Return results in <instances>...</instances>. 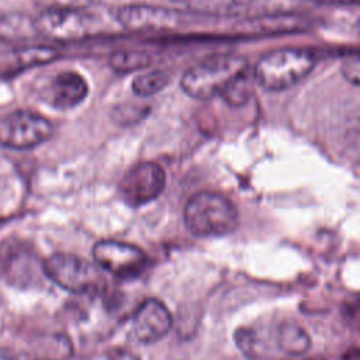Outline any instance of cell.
I'll return each mask as SVG.
<instances>
[{"mask_svg":"<svg viewBox=\"0 0 360 360\" xmlns=\"http://www.w3.org/2000/svg\"><path fill=\"white\" fill-rule=\"evenodd\" d=\"M172 328V315L167 307L156 298L145 300L132 315V332L145 345L163 339Z\"/></svg>","mask_w":360,"mask_h":360,"instance_id":"12","label":"cell"},{"mask_svg":"<svg viewBox=\"0 0 360 360\" xmlns=\"http://www.w3.org/2000/svg\"><path fill=\"white\" fill-rule=\"evenodd\" d=\"M93 257L98 267L120 280L139 277L146 266L148 257L136 245L104 239L93 246Z\"/></svg>","mask_w":360,"mask_h":360,"instance_id":"7","label":"cell"},{"mask_svg":"<svg viewBox=\"0 0 360 360\" xmlns=\"http://www.w3.org/2000/svg\"><path fill=\"white\" fill-rule=\"evenodd\" d=\"M118 22L132 32H159L179 27L177 10L155 4H125L117 11Z\"/></svg>","mask_w":360,"mask_h":360,"instance_id":"11","label":"cell"},{"mask_svg":"<svg viewBox=\"0 0 360 360\" xmlns=\"http://www.w3.org/2000/svg\"><path fill=\"white\" fill-rule=\"evenodd\" d=\"M149 112L148 105L135 103L117 104L111 111V118L118 125H134L143 120Z\"/></svg>","mask_w":360,"mask_h":360,"instance_id":"20","label":"cell"},{"mask_svg":"<svg viewBox=\"0 0 360 360\" xmlns=\"http://www.w3.org/2000/svg\"><path fill=\"white\" fill-rule=\"evenodd\" d=\"M45 276L44 262L24 240L0 243V277L15 287H31ZM46 277V276H45Z\"/></svg>","mask_w":360,"mask_h":360,"instance_id":"6","label":"cell"},{"mask_svg":"<svg viewBox=\"0 0 360 360\" xmlns=\"http://www.w3.org/2000/svg\"><path fill=\"white\" fill-rule=\"evenodd\" d=\"M322 4H338V6H360V0H314Z\"/></svg>","mask_w":360,"mask_h":360,"instance_id":"25","label":"cell"},{"mask_svg":"<svg viewBox=\"0 0 360 360\" xmlns=\"http://www.w3.org/2000/svg\"><path fill=\"white\" fill-rule=\"evenodd\" d=\"M105 356L107 360H141L135 353L124 347H111Z\"/></svg>","mask_w":360,"mask_h":360,"instance_id":"23","label":"cell"},{"mask_svg":"<svg viewBox=\"0 0 360 360\" xmlns=\"http://www.w3.org/2000/svg\"><path fill=\"white\" fill-rule=\"evenodd\" d=\"M51 105L56 110H72L89 96L87 80L75 70H63L53 76L49 84Z\"/></svg>","mask_w":360,"mask_h":360,"instance_id":"13","label":"cell"},{"mask_svg":"<svg viewBox=\"0 0 360 360\" xmlns=\"http://www.w3.org/2000/svg\"><path fill=\"white\" fill-rule=\"evenodd\" d=\"M276 346L287 356H302L311 347V338L301 325L283 322L276 330Z\"/></svg>","mask_w":360,"mask_h":360,"instance_id":"15","label":"cell"},{"mask_svg":"<svg viewBox=\"0 0 360 360\" xmlns=\"http://www.w3.org/2000/svg\"><path fill=\"white\" fill-rule=\"evenodd\" d=\"M248 69L249 62L243 55H212L187 69L180 79V87L194 100H210L222 96Z\"/></svg>","mask_w":360,"mask_h":360,"instance_id":"1","label":"cell"},{"mask_svg":"<svg viewBox=\"0 0 360 360\" xmlns=\"http://www.w3.org/2000/svg\"><path fill=\"white\" fill-rule=\"evenodd\" d=\"M35 18L24 13L0 14V41L7 44H22L38 37Z\"/></svg>","mask_w":360,"mask_h":360,"instance_id":"14","label":"cell"},{"mask_svg":"<svg viewBox=\"0 0 360 360\" xmlns=\"http://www.w3.org/2000/svg\"><path fill=\"white\" fill-rule=\"evenodd\" d=\"M42 10H86L93 0H34Z\"/></svg>","mask_w":360,"mask_h":360,"instance_id":"22","label":"cell"},{"mask_svg":"<svg viewBox=\"0 0 360 360\" xmlns=\"http://www.w3.org/2000/svg\"><path fill=\"white\" fill-rule=\"evenodd\" d=\"M256 82L253 69H248L243 72L231 86L229 89L221 96L228 104L238 107L245 104L249 100V96L252 93V82Z\"/></svg>","mask_w":360,"mask_h":360,"instance_id":"19","label":"cell"},{"mask_svg":"<svg viewBox=\"0 0 360 360\" xmlns=\"http://www.w3.org/2000/svg\"><path fill=\"white\" fill-rule=\"evenodd\" d=\"M45 276L72 294H98L105 281L100 269L70 253H55L44 260Z\"/></svg>","mask_w":360,"mask_h":360,"instance_id":"4","label":"cell"},{"mask_svg":"<svg viewBox=\"0 0 360 360\" xmlns=\"http://www.w3.org/2000/svg\"><path fill=\"white\" fill-rule=\"evenodd\" d=\"M184 224L195 236H224L236 228L238 211L225 195L204 190L186 202Z\"/></svg>","mask_w":360,"mask_h":360,"instance_id":"3","label":"cell"},{"mask_svg":"<svg viewBox=\"0 0 360 360\" xmlns=\"http://www.w3.org/2000/svg\"><path fill=\"white\" fill-rule=\"evenodd\" d=\"M170 79L172 76L166 70L153 69L135 76L131 83V89L136 97L148 98L166 89L170 83Z\"/></svg>","mask_w":360,"mask_h":360,"instance_id":"17","label":"cell"},{"mask_svg":"<svg viewBox=\"0 0 360 360\" xmlns=\"http://www.w3.org/2000/svg\"><path fill=\"white\" fill-rule=\"evenodd\" d=\"M60 56V52L52 46H24L15 51V60L22 68H32L51 63Z\"/></svg>","mask_w":360,"mask_h":360,"instance_id":"18","label":"cell"},{"mask_svg":"<svg viewBox=\"0 0 360 360\" xmlns=\"http://www.w3.org/2000/svg\"><path fill=\"white\" fill-rule=\"evenodd\" d=\"M53 134L52 122L30 110H14L0 117V146L28 150L46 142Z\"/></svg>","mask_w":360,"mask_h":360,"instance_id":"5","label":"cell"},{"mask_svg":"<svg viewBox=\"0 0 360 360\" xmlns=\"http://www.w3.org/2000/svg\"><path fill=\"white\" fill-rule=\"evenodd\" d=\"M0 360H22L21 356L7 347H0Z\"/></svg>","mask_w":360,"mask_h":360,"instance_id":"24","label":"cell"},{"mask_svg":"<svg viewBox=\"0 0 360 360\" xmlns=\"http://www.w3.org/2000/svg\"><path fill=\"white\" fill-rule=\"evenodd\" d=\"M165 170L155 162H141L132 166L120 183L122 200L136 208L156 200L165 188Z\"/></svg>","mask_w":360,"mask_h":360,"instance_id":"9","label":"cell"},{"mask_svg":"<svg viewBox=\"0 0 360 360\" xmlns=\"http://www.w3.org/2000/svg\"><path fill=\"white\" fill-rule=\"evenodd\" d=\"M155 62L153 53L143 49H120L110 55L108 65L120 73H129L146 69Z\"/></svg>","mask_w":360,"mask_h":360,"instance_id":"16","label":"cell"},{"mask_svg":"<svg viewBox=\"0 0 360 360\" xmlns=\"http://www.w3.org/2000/svg\"><path fill=\"white\" fill-rule=\"evenodd\" d=\"M193 13L212 17L256 18L269 14L292 13L294 0H184Z\"/></svg>","mask_w":360,"mask_h":360,"instance_id":"8","label":"cell"},{"mask_svg":"<svg viewBox=\"0 0 360 360\" xmlns=\"http://www.w3.org/2000/svg\"><path fill=\"white\" fill-rule=\"evenodd\" d=\"M35 24L41 37L69 42L86 38L91 32L93 20L84 10H42Z\"/></svg>","mask_w":360,"mask_h":360,"instance_id":"10","label":"cell"},{"mask_svg":"<svg viewBox=\"0 0 360 360\" xmlns=\"http://www.w3.org/2000/svg\"><path fill=\"white\" fill-rule=\"evenodd\" d=\"M316 55L308 48H280L264 53L253 68L256 83L266 91H283L304 80L315 68Z\"/></svg>","mask_w":360,"mask_h":360,"instance_id":"2","label":"cell"},{"mask_svg":"<svg viewBox=\"0 0 360 360\" xmlns=\"http://www.w3.org/2000/svg\"><path fill=\"white\" fill-rule=\"evenodd\" d=\"M340 73L346 82L360 86V51L349 53L342 59Z\"/></svg>","mask_w":360,"mask_h":360,"instance_id":"21","label":"cell"}]
</instances>
